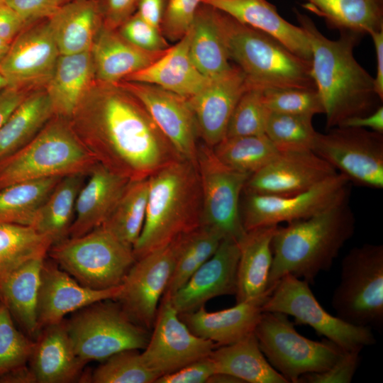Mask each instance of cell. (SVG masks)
Returning a JSON list of instances; mask_svg holds the SVG:
<instances>
[{
	"mask_svg": "<svg viewBox=\"0 0 383 383\" xmlns=\"http://www.w3.org/2000/svg\"><path fill=\"white\" fill-rule=\"evenodd\" d=\"M68 120L98 163L130 181L183 158L141 101L118 83L96 81Z\"/></svg>",
	"mask_w": 383,
	"mask_h": 383,
	"instance_id": "1",
	"label": "cell"
},
{
	"mask_svg": "<svg viewBox=\"0 0 383 383\" xmlns=\"http://www.w3.org/2000/svg\"><path fill=\"white\" fill-rule=\"evenodd\" d=\"M311 50V74L326 117V129L349 118L374 112L382 101L374 79L356 60L353 50L360 35L340 32L338 39L327 38L311 18L294 9Z\"/></svg>",
	"mask_w": 383,
	"mask_h": 383,
	"instance_id": "2",
	"label": "cell"
},
{
	"mask_svg": "<svg viewBox=\"0 0 383 383\" xmlns=\"http://www.w3.org/2000/svg\"><path fill=\"white\" fill-rule=\"evenodd\" d=\"M355 230V217L346 199L306 219L277 226L272 239V262L267 292L284 275L313 283L328 270Z\"/></svg>",
	"mask_w": 383,
	"mask_h": 383,
	"instance_id": "3",
	"label": "cell"
},
{
	"mask_svg": "<svg viewBox=\"0 0 383 383\" xmlns=\"http://www.w3.org/2000/svg\"><path fill=\"white\" fill-rule=\"evenodd\" d=\"M148 182L145 222L133 247L136 260L201 225V193L195 164L182 158L152 174Z\"/></svg>",
	"mask_w": 383,
	"mask_h": 383,
	"instance_id": "4",
	"label": "cell"
},
{
	"mask_svg": "<svg viewBox=\"0 0 383 383\" xmlns=\"http://www.w3.org/2000/svg\"><path fill=\"white\" fill-rule=\"evenodd\" d=\"M217 21L230 60L250 86L263 89H316L311 61L291 52L267 33L216 9Z\"/></svg>",
	"mask_w": 383,
	"mask_h": 383,
	"instance_id": "5",
	"label": "cell"
},
{
	"mask_svg": "<svg viewBox=\"0 0 383 383\" xmlns=\"http://www.w3.org/2000/svg\"><path fill=\"white\" fill-rule=\"evenodd\" d=\"M97 163L69 120L55 115L32 140L0 160V190L43 178L88 176Z\"/></svg>",
	"mask_w": 383,
	"mask_h": 383,
	"instance_id": "6",
	"label": "cell"
},
{
	"mask_svg": "<svg viewBox=\"0 0 383 383\" xmlns=\"http://www.w3.org/2000/svg\"><path fill=\"white\" fill-rule=\"evenodd\" d=\"M48 257L79 284L93 289L121 284L136 260L133 248L102 226L52 245Z\"/></svg>",
	"mask_w": 383,
	"mask_h": 383,
	"instance_id": "7",
	"label": "cell"
},
{
	"mask_svg": "<svg viewBox=\"0 0 383 383\" xmlns=\"http://www.w3.org/2000/svg\"><path fill=\"white\" fill-rule=\"evenodd\" d=\"M254 333L267 361L288 382L329 369L345 352L328 339L318 342L301 335L279 312H262Z\"/></svg>",
	"mask_w": 383,
	"mask_h": 383,
	"instance_id": "8",
	"label": "cell"
},
{
	"mask_svg": "<svg viewBox=\"0 0 383 383\" xmlns=\"http://www.w3.org/2000/svg\"><path fill=\"white\" fill-rule=\"evenodd\" d=\"M342 320L380 328L383 323V246L365 244L351 249L341 264L340 281L332 299Z\"/></svg>",
	"mask_w": 383,
	"mask_h": 383,
	"instance_id": "9",
	"label": "cell"
},
{
	"mask_svg": "<svg viewBox=\"0 0 383 383\" xmlns=\"http://www.w3.org/2000/svg\"><path fill=\"white\" fill-rule=\"evenodd\" d=\"M65 322L76 353L87 362L104 361L126 350H143L150 336L113 299L84 307Z\"/></svg>",
	"mask_w": 383,
	"mask_h": 383,
	"instance_id": "10",
	"label": "cell"
},
{
	"mask_svg": "<svg viewBox=\"0 0 383 383\" xmlns=\"http://www.w3.org/2000/svg\"><path fill=\"white\" fill-rule=\"evenodd\" d=\"M263 312H279L308 325L343 351H361L375 343L371 328L350 324L327 312L317 301L309 283L292 274L283 276L262 305Z\"/></svg>",
	"mask_w": 383,
	"mask_h": 383,
	"instance_id": "11",
	"label": "cell"
},
{
	"mask_svg": "<svg viewBox=\"0 0 383 383\" xmlns=\"http://www.w3.org/2000/svg\"><path fill=\"white\" fill-rule=\"evenodd\" d=\"M350 182L342 174L328 178L292 196L260 194L243 191L240 215L245 231L306 219L348 199Z\"/></svg>",
	"mask_w": 383,
	"mask_h": 383,
	"instance_id": "12",
	"label": "cell"
},
{
	"mask_svg": "<svg viewBox=\"0 0 383 383\" xmlns=\"http://www.w3.org/2000/svg\"><path fill=\"white\" fill-rule=\"evenodd\" d=\"M196 168L201 193V225L239 241L246 233L240 215V200L250 174L224 165L212 148L199 143Z\"/></svg>",
	"mask_w": 383,
	"mask_h": 383,
	"instance_id": "13",
	"label": "cell"
},
{
	"mask_svg": "<svg viewBox=\"0 0 383 383\" xmlns=\"http://www.w3.org/2000/svg\"><path fill=\"white\" fill-rule=\"evenodd\" d=\"M318 133L313 151L353 184L383 188V133L338 126Z\"/></svg>",
	"mask_w": 383,
	"mask_h": 383,
	"instance_id": "14",
	"label": "cell"
},
{
	"mask_svg": "<svg viewBox=\"0 0 383 383\" xmlns=\"http://www.w3.org/2000/svg\"><path fill=\"white\" fill-rule=\"evenodd\" d=\"M177 254V238L137 259L126 274L115 299L135 323L150 328L172 277Z\"/></svg>",
	"mask_w": 383,
	"mask_h": 383,
	"instance_id": "15",
	"label": "cell"
},
{
	"mask_svg": "<svg viewBox=\"0 0 383 383\" xmlns=\"http://www.w3.org/2000/svg\"><path fill=\"white\" fill-rule=\"evenodd\" d=\"M217 345L194 334L170 299L162 297L153 331L141 353L145 364L160 376L209 357Z\"/></svg>",
	"mask_w": 383,
	"mask_h": 383,
	"instance_id": "16",
	"label": "cell"
},
{
	"mask_svg": "<svg viewBox=\"0 0 383 383\" xmlns=\"http://www.w3.org/2000/svg\"><path fill=\"white\" fill-rule=\"evenodd\" d=\"M118 84L141 101L179 155L196 165L199 143L188 98L151 84L131 81Z\"/></svg>",
	"mask_w": 383,
	"mask_h": 383,
	"instance_id": "17",
	"label": "cell"
},
{
	"mask_svg": "<svg viewBox=\"0 0 383 383\" xmlns=\"http://www.w3.org/2000/svg\"><path fill=\"white\" fill-rule=\"evenodd\" d=\"M335 169L313 150L280 152L248 177L243 191L260 194L292 196L336 174Z\"/></svg>",
	"mask_w": 383,
	"mask_h": 383,
	"instance_id": "18",
	"label": "cell"
},
{
	"mask_svg": "<svg viewBox=\"0 0 383 383\" xmlns=\"http://www.w3.org/2000/svg\"><path fill=\"white\" fill-rule=\"evenodd\" d=\"M33 24L13 40L0 62V72L9 86L47 84L60 55L48 20Z\"/></svg>",
	"mask_w": 383,
	"mask_h": 383,
	"instance_id": "19",
	"label": "cell"
},
{
	"mask_svg": "<svg viewBox=\"0 0 383 383\" xmlns=\"http://www.w3.org/2000/svg\"><path fill=\"white\" fill-rule=\"evenodd\" d=\"M120 291L121 284L106 289L86 287L47 256L40 270L37 301L39 328L60 323L67 314L92 304L115 299Z\"/></svg>",
	"mask_w": 383,
	"mask_h": 383,
	"instance_id": "20",
	"label": "cell"
},
{
	"mask_svg": "<svg viewBox=\"0 0 383 383\" xmlns=\"http://www.w3.org/2000/svg\"><path fill=\"white\" fill-rule=\"evenodd\" d=\"M239 255L238 241L225 237L214 254L181 288L167 297L177 312L193 311L214 297L235 295Z\"/></svg>",
	"mask_w": 383,
	"mask_h": 383,
	"instance_id": "21",
	"label": "cell"
},
{
	"mask_svg": "<svg viewBox=\"0 0 383 383\" xmlns=\"http://www.w3.org/2000/svg\"><path fill=\"white\" fill-rule=\"evenodd\" d=\"M250 86L240 69L232 65L188 98L202 143L213 148L226 137L233 111Z\"/></svg>",
	"mask_w": 383,
	"mask_h": 383,
	"instance_id": "22",
	"label": "cell"
},
{
	"mask_svg": "<svg viewBox=\"0 0 383 383\" xmlns=\"http://www.w3.org/2000/svg\"><path fill=\"white\" fill-rule=\"evenodd\" d=\"M28 361L36 383L83 382L88 363L76 353L65 319L43 328Z\"/></svg>",
	"mask_w": 383,
	"mask_h": 383,
	"instance_id": "23",
	"label": "cell"
},
{
	"mask_svg": "<svg viewBox=\"0 0 383 383\" xmlns=\"http://www.w3.org/2000/svg\"><path fill=\"white\" fill-rule=\"evenodd\" d=\"M201 3L267 33L295 55L311 61V46L304 30L283 18L267 0H202Z\"/></svg>",
	"mask_w": 383,
	"mask_h": 383,
	"instance_id": "24",
	"label": "cell"
},
{
	"mask_svg": "<svg viewBox=\"0 0 383 383\" xmlns=\"http://www.w3.org/2000/svg\"><path fill=\"white\" fill-rule=\"evenodd\" d=\"M268 295L236 303L234 306L218 311H208L203 306L179 315L196 335L211 340L217 346L226 345L254 332Z\"/></svg>",
	"mask_w": 383,
	"mask_h": 383,
	"instance_id": "25",
	"label": "cell"
},
{
	"mask_svg": "<svg viewBox=\"0 0 383 383\" xmlns=\"http://www.w3.org/2000/svg\"><path fill=\"white\" fill-rule=\"evenodd\" d=\"M76 201L68 237H79L101 226L112 213L130 180L97 163L88 174Z\"/></svg>",
	"mask_w": 383,
	"mask_h": 383,
	"instance_id": "26",
	"label": "cell"
},
{
	"mask_svg": "<svg viewBox=\"0 0 383 383\" xmlns=\"http://www.w3.org/2000/svg\"><path fill=\"white\" fill-rule=\"evenodd\" d=\"M190 39L191 29L159 59L123 81L154 84L187 98L195 95L210 79L194 64L189 52Z\"/></svg>",
	"mask_w": 383,
	"mask_h": 383,
	"instance_id": "27",
	"label": "cell"
},
{
	"mask_svg": "<svg viewBox=\"0 0 383 383\" xmlns=\"http://www.w3.org/2000/svg\"><path fill=\"white\" fill-rule=\"evenodd\" d=\"M167 50H141L123 38L117 30L103 24L90 50L96 81L118 84L153 63Z\"/></svg>",
	"mask_w": 383,
	"mask_h": 383,
	"instance_id": "28",
	"label": "cell"
},
{
	"mask_svg": "<svg viewBox=\"0 0 383 383\" xmlns=\"http://www.w3.org/2000/svg\"><path fill=\"white\" fill-rule=\"evenodd\" d=\"M278 226L246 231L238 241L240 255L237 270L236 303L270 294L269 274L272 262V239Z\"/></svg>",
	"mask_w": 383,
	"mask_h": 383,
	"instance_id": "29",
	"label": "cell"
},
{
	"mask_svg": "<svg viewBox=\"0 0 383 383\" xmlns=\"http://www.w3.org/2000/svg\"><path fill=\"white\" fill-rule=\"evenodd\" d=\"M48 20L60 55L90 51L104 24L101 3L74 0L60 6Z\"/></svg>",
	"mask_w": 383,
	"mask_h": 383,
	"instance_id": "30",
	"label": "cell"
},
{
	"mask_svg": "<svg viewBox=\"0 0 383 383\" xmlns=\"http://www.w3.org/2000/svg\"><path fill=\"white\" fill-rule=\"evenodd\" d=\"M95 82L90 51L60 55L45 89L55 115L69 119Z\"/></svg>",
	"mask_w": 383,
	"mask_h": 383,
	"instance_id": "31",
	"label": "cell"
},
{
	"mask_svg": "<svg viewBox=\"0 0 383 383\" xmlns=\"http://www.w3.org/2000/svg\"><path fill=\"white\" fill-rule=\"evenodd\" d=\"M45 258L30 260L0 280V302L8 309L20 330L34 340L40 332L36 309Z\"/></svg>",
	"mask_w": 383,
	"mask_h": 383,
	"instance_id": "32",
	"label": "cell"
},
{
	"mask_svg": "<svg viewBox=\"0 0 383 383\" xmlns=\"http://www.w3.org/2000/svg\"><path fill=\"white\" fill-rule=\"evenodd\" d=\"M214 373H225L249 383H288L270 364L253 333L231 344L218 346L209 355Z\"/></svg>",
	"mask_w": 383,
	"mask_h": 383,
	"instance_id": "33",
	"label": "cell"
},
{
	"mask_svg": "<svg viewBox=\"0 0 383 383\" xmlns=\"http://www.w3.org/2000/svg\"><path fill=\"white\" fill-rule=\"evenodd\" d=\"M302 6L327 26L363 36L383 30V0H304Z\"/></svg>",
	"mask_w": 383,
	"mask_h": 383,
	"instance_id": "34",
	"label": "cell"
},
{
	"mask_svg": "<svg viewBox=\"0 0 383 383\" xmlns=\"http://www.w3.org/2000/svg\"><path fill=\"white\" fill-rule=\"evenodd\" d=\"M54 116L45 89L29 93L0 128V160L32 140Z\"/></svg>",
	"mask_w": 383,
	"mask_h": 383,
	"instance_id": "35",
	"label": "cell"
},
{
	"mask_svg": "<svg viewBox=\"0 0 383 383\" xmlns=\"http://www.w3.org/2000/svg\"><path fill=\"white\" fill-rule=\"evenodd\" d=\"M201 4L191 27L189 52L196 68L211 79L232 65L219 30L216 9Z\"/></svg>",
	"mask_w": 383,
	"mask_h": 383,
	"instance_id": "36",
	"label": "cell"
},
{
	"mask_svg": "<svg viewBox=\"0 0 383 383\" xmlns=\"http://www.w3.org/2000/svg\"><path fill=\"white\" fill-rule=\"evenodd\" d=\"M85 177L74 174L61 178L37 213L33 227L50 237L52 245L68 237Z\"/></svg>",
	"mask_w": 383,
	"mask_h": 383,
	"instance_id": "37",
	"label": "cell"
},
{
	"mask_svg": "<svg viewBox=\"0 0 383 383\" xmlns=\"http://www.w3.org/2000/svg\"><path fill=\"white\" fill-rule=\"evenodd\" d=\"M224 238L217 229L203 225L177 237L175 265L163 296L170 297L181 288L214 254Z\"/></svg>",
	"mask_w": 383,
	"mask_h": 383,
	"instance_id": "38",
	"label": "cell"
},
{
	"mask_svg": "<svg viewBox=\"0 0 383 383\" xmlns=\"http://www.w3.org/2000/svg\"><path fill=\"white\" fill-rule=\"evenodd\" d=\"M52 245L32 226L0 223V280L30 260L46 257Z\"/></svg>",
	"mask_w": 383,
	"mask_h": 383,
	"instance_id": "39",
	"label": "cell"
},
{
	"mask_svg": "<svg viewBox=\"0 0 383 383\" xmlns=\"http://www.w3.org/2000/svg\"><path fill=\"white\" fill-rule=\"evenodd\" d=\"M61 178L26 181L0 190V223L33 227L39 209Z\"/></svg>",
	"mask_w": 383,
	"mask_h": 383,
	"instance_id": "40",
	"label": "cell"
},
{
	"mask_svg": "<svg viewBox=\"0 0 383 383\" xmlns=\"http://www.w3.org/2000/svg\"><path fill=\"white\" fill-rule=\"evenodd\" d=\"M148 178L130 181L116 206L101 226L118 240L133 248L145 218Z\"/></svg>",
	"mask_w": 383,
	"mask_h": 383,
	"instance_id": "41",
	"label": "cell"
},
{
	"mask_svg": "<svg viewBox=\"0 0 383 383\" xmlns=\"http://www.w3.org/2000/svg\"><path fill=\"white\" fill-rule=\"evenodd\" d=\"M212 149L224 165L249 174L266 166L280 152L265 134L226 137Z\"/></svg>",
	"mask_w": 383,
	"mask_h": 383,
	"instance_id": "42",
	"label": "cell"
},
{
	"mask_svg": "<svg viewBox=\"0 0 383 383\" xmlns=\"http://www.w3.org/2000/svg\"><path fill=\"white\" fill-rule=\"evenodd\" d=\"M313 116L270 112L265 134L279 152L313 150L318 132Z\"/></svg>",
	"mask_w": 383,
	"mask_h": 383,
	"instance_id": "43",
	"label": "cell"
},
{
	"mask_svg": "<svg viewBox=\"0 0 383 383\" xmlns=\"http://www.w3.org/2000/svg\"><path fill=\"white\" fill-rule=\"evenodd\" d=\"M160 375L143 362L139 350H126L110 356L94 372L86 375L85 382L155 383Z\"/></svg>",
	"mask_w": 383,
	"mask_h": 383,
	"instance_id": "44",
	"label": "cell"
},
{
	"mask_svg": "<svg viewBox=\"0 0 383 383\" xmlns=\"http://www.w3.org/2000/svg\"><path fill=\"white\" fill-rule=\"evenodd\" d=\"M34 342L17 328L8 309L0 302V383L9 373L28 365Z\"/></svg>",
	"mask_w": 383,
	"mask_h": 383,
	"instance_id": "45",
	"label": "cell"
},
{
	"mask_svg": "<svg viewBox=\"0 0 383 383\" xmlns=\"http://www.w3.org/2000/svg\"><path fill=\"white\" fill-rule=\"evenodd\" d=\"M263 91L252 86L244 91L233 111L226 137L265 134L270 111L265 105Z\"/></svg>",
	"mask_w": 383,
	"mask_h": 383,
	"instance_id": "46",
	"label": "cell"
},
{
	"mask_svg": "<svg viewBox=\"0 0 383 383\" xmlns=\"http://www.w3.org/2000/svg\"><path fill=\"white\" fill-rule=\"evenodd\" d=\"M264 101L270 112L313 116L324 113L316 89L279 88L264 89Z\"/></svg>",
	"mask_w": 383,
	"mask_h": 383,
	"instance_id": "47",
	"label": "cell"
},
{
	"mask_svg": "<svg viewBox=\"0 0 383 383\" xmlns=\"http://www.w3.org/2000/svg\"><path fill=\"white\" fill-rule=\"evenodd\" d=\"M202 0H168L160 30L163 36L178 41L191 29Z\"/></svg>",
	"mask_w": 383,
	"mask_h": 383,
	"instance_id": "48",
	"label": "cell"
},
{
	"mask_svg": "<svg viewBox=\"0 0 383 383\" xmlns=\"http://www.w3.org/2000/svg\"><path fill=\"white\" fill-rule=\"evenodd\" d=\"M120 35L135 47L149 52H162L170 48L161 30L143 20L137 13L117 29Z\"/></svg>",
	"mask_w": 383,
	"mask_h": 383,
	"instance_id": "49",
	"label": "cell"
},
{
	"mask_svg": "<svg viewBox=\"0 0 383 383\" xmlns=\"http://www.w3.org/2000/svg\"><path fill=\"white\" fill-rule=\"evenodd\" d=\"M360 351L344 352L328 370L302 375L298 383H350L357 369Z\"/></svg>",
	"mask_w": 383,
	"mask_h": 383,
	"instance_id": "50",
	"label": "cell"
},
{
	"mask_svg": "<svg viewBox=\"0 0 383 383\" xmlns=\"http://www.w3.org/2000/svg\"><path fill=\"white\" fill-rule=\"evenodd\" d=\"M213 373V365L209 356L160 376L155 383H205Z\"/></svg>",
	"mask_w": 383,
	"mask_h": 383,
	"instance_id": "51",
	"label": "cell"
},
{
	"mask_svg": "<svg viewBox=\"0 0 383 383\" xmlns=\"http://www.w3.org/2000/svg\"><path fill=\"white\" fill-rule=\"evenodd\" d=\"M6 3L29 25L48 19L59 8L55 0H7Z\"/></svg>",
	"mask_w": 383,
	"mask_h": 383,
	"instance_id": "52",
	"label": "cell"
},
{
	"mask_svg": "<svg viewBox=\"0 0 383 383\" xmlns=\"http://www.w3.org/2000/svg\"><path fill=\"white\" fill-rule=\"evenodd\" d=\"M140 0H104L101 3L104 26L117 30L138 8Z\"/></svg>",
	"mask_w": 383,
	"mask_h": 383,
	"instance_id": "53",
	"label": "cell"
},
{
	"mask_svg": "<svg viewBox=\"0 0 383 383\" xmlns=\"http://www.w3.org/2000/svg\"><path fill=\"white\" fill-rule=\"evenodd\" d=\"M28 26L6 2H0V38L11 43Z\"/></svg>",
	"mask_w": 383,
	"mask_h": 383,
	"instance_id": "54",
	"label": "cell"
},
{
	"mask_svg": "<svg viewBox=\"0 0 383 383\" xmlns=\"http://www.w3.org/2000/svg\"><path fill=\"white\" fill-rule=\"evenodd\" d=\"M28 94L24 88L16 86L0 89V128Z\"/></svg>",
	"mask_w": 383,
	"mask_h": 383,
	"instance_id": "55",
	"label": "cell"
},
{
	"mask_svg": "<svg viewBox=\"0 0 383 383\" xmlns=\"http://www.w3.org/2000/svg\"><path fill=\"white\" fill-rule=\"evenodd\" d=\"M137 10L136 13L143 20L160 30L165 10L163 0H140Z\"/></svg>",
	"mask_w": 383,
	"mask_h": 383,
	"instance_id": "56",
	"label": "cell"
},
{
	"mask_svg": "<svg viewBox=\"0 0 383 383\" xmlns=\"http://www.w3.org/2000/svg\"><path fill=\"white\" fill-rule=\"evenodd\" d=\"M340 126L370 128L373 131L383 133V106H379L370 114L349 118Z\"/></svg>",
	"mask_w": 383,
	"mask_h": 383,
	"instance_id": "57",
	"label": "cell"
},
{
	"mask_svg": "<svg viewBox=\"0 0 383 383\" xmlns=\"http://www.w3.org/2000/svg\"><path fill=\"white\" fill-rule=\"evenodd\" d=\"M374 47L377 59V74L374 79L375 91L383 100V30L370 33Z\"/></svg>",
	"mask_w": 383,
	"mask_h": 383,
	"instance_id": "58",
	"label": "cell"
},
{
	"mask_svg": "<svg viewBox=\"0 0 383 383\" xmlns=\"http://www.w3.org/2000/svg\"><path fill=\"white\" fill-rule=\"evenodd\" d=\"M207 382L209 383H242L238 378L232 375L216 372L211 374Z\"/></svg>",
	"mask_w": 383,
	"mask_h": 383,
	"instance_id": "59",
	"label": "cell"
},
{
	"mask_svg": "<svg viewBox=\"0 0 383 383\" xmlns=\"http://www.w3.org/2000/svg\"><path fill=\"white\" fill-rule=\"evenodd\" d=\"M11 42L0 38V62L7 53Z\"/></svg>",
	"mask_w": 383,
	"mask_h": 383,
	"instance_id": "60",
	"label": "cell"
},
{
	"mask_svg": "<svg viewBox=\"0 0 383 383\" xmlns=\"http://www.w3.org/2000/svg\"><path fill=\"white\" fill-rule=\"evenodd\" d=\"M6 86H9V84L6 79L4 77V76L0 72V89Z\"/></svg>",
	"mask_w": 383,
	"mask_h": 383,
	"instance_id": "61",
	"label": "cell"
},
{
	"mask_svg": "<svg viewBox=\"0 0 383 383\" xmlns=\"http://www.w3.org/2000/svg\"><path fill=\"white\" fill-rule=\"evenodd\" d=\"M57 2V4L60 6L61 5H63L66 3L74 1V0H55Z\"/></svg>",
	"mask_w": 383,
	"mask_h": 383,
	"instance_id": "62",
	"label": "cell"
},
{
	"mask_svg": "<svg viewBox=\"0 0 383 383\" xmlns=\"http://www.w3.org/2000/svg\"><path fill=\"white\" fill-rule=\"evenodd\" d=\"M7 0H0V2H6Z\"/></svg>",
	"mask_w": 383,
	"mask_h": 383,
	"instance_id": "63",
	"label": "cell"
}]
</instances>
